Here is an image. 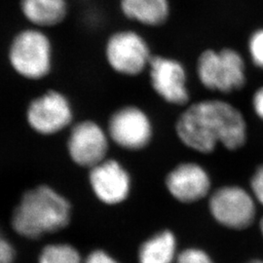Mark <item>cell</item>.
<instances>
[{"label": "cell", "instance_id": "1", "mask_svg": "<svg viewBox=\"0 0 263 263\" xmlns=\"http://www.w3.org/2000/svg\"><path fill=\"white\" fill-rule=\"evenodd\" d=\"M176 131L184 145L200 153H212L221 143L237 151L247 141V124L235 106L218 100L201 101L181 113Z\"/></svg>", "mask_w": 263, "mask_h": 263}, {"label": "cell", "instance_id": "2", "mask_svg": "<svg viewBox=\"0 0 263 263\" xmlns=\"http://www.w3.org/2000/svg\"><path fill=\"white\" fill-rule=\"evenodd\" d=\"M70 217L66 198L48 186H38L25 193L12 216L14 230L23 237L36 239L65 228Z\"/></svg>", "mask_w": 263, "mask_h": 263}, {"label": "cell", "instance_id": "3", "mask_svg": "<svg viewBox=\"0 0 263 263\" xmlns=\"http://www.w3.org/2000/svg\"><path fill=\"white\" fill-rule=\"evenodd\" d=\"M197 76L210 91L231 93L246 84V66L241 54L234 49L206 50L197 61Z\"/></svg>", "mask_w": 263, "mask_h": 263}, {"label": "cell", "instance_id": "4", "mask_svg": "<svg viewBox=\"0 0 263 263\" xmlns=\"http://www.w3.org/2000/svg\"><path fill=\"white\" fill-rule=\"evenodd\" d=\"M52 51L51 40L42 29L24 28L11 41L10 64L21 76L40 79L51 69Z\"/></svg>", "mask_w": 263, "mask_h": 263}, {"label": "cell", "instance_id": "5", "mask_svg": "<svg viewBox=\"0 0 263 263\" xmlns=\"http://www.w3.org/2000/svg\"><path fill=\"white\" fill-rule=\"evenodd\" d=\"M209 209L219 224L235 230L252 226L256 216L253 194L238 185L217 188L210 197Z\"/></svg>", "mask_w": 263, "mask_h": 263}, {"label": "cell", "instance_id": "6", "mask_svg": "<svg viewBox=\"0 0 263 263\" xmlns=\"http://www.w3.org/2000/svg\"><path fill=\"white\" fill-rule=\"evenodd\" d=\"M105 57L113 69L125 76H138L149 66L151 49L141 34L132 29L112 33L106 41Z\"/></svg>", "mask_w": 263, "mask_h": 263}, {"label": "cell", "instance_id": "7", "mask_svg": "<svg viewBox=\"0 0 263 263\" xmlns=\"http://www.w3.org/2000/svg\"><path fill=\"white\" fill-rule=\"evenodd\" d=\"M149 76L154 91L170 104H187V77L184 66L179 61L167 57L152 56Z\"/></svg>", "mask_w": 263, "mask_h": 263}, {"label": "cell", "instance_id": "8", "mask_svg": "<svg viewBox=\"0 0 263 263\" xmlns=\"http://www.w3.org/2000/svg\"><path fill=\"white\" fill-rule=\"evenodd\" d=\"M108 131L114 142L130 151L145 147L152 138L149 118L136 106H126L114 113L109 121Z\"/></svg>", "mask_w": 263, "mask_h": 263}, {"label": "cell", "instance_id": "9", "mask_svg": "<svg viewBox=\"0 0 263 263\" xmlns=\"http://www.w3.org/2000/svg\"><path fill=\"white\" fill-rule=\"evenodd\" d=\"M166 187L170 194L180 203H195L208 196L211 191V178L199 164L181 163L166 177Z\"/></svg>", "mask_w": 263, "mask_h": 263}, {"label": "cell", "instance_id": "10", "mask_svg": "<svg viewBox=\"0 0 263 263\" xmlns=\"http://www.w3.org/2000/svg\"><path fill=\"white\" fill-rule=\"evenodd\" d=\"M28 120L33 130L51 135L63 130L70 123L71 109L63 95L52 91L30 104Z\"/></svg>", "mask_w": 263, "mask_h": 263}, {"label": "cell", "instance_id": "11", "mask_svg": "<svg viewBox=\"0 0 263 263\" xmlns=\"http://www.w3.org/2000/svg\"><path fill=\"white\" fill-rule=\"evenodd\" d=\"M107 139L100 126L90 121L80 123L72 129L68 140V152L80 166L94 168L104 161Z\"/></svg>", "mask_w": 263, "mask_h": 263}, {"label": "cell", "instance_id": "12", "mask_svg": "<svg viewBox=\"0 0 263 263\" xmlns=\"http://www.w3.org/2000/svg\"><path fill=\"white\" fill-rule=\"evenodd\" d=\"M90 182L97 197L108 205L123 202L131 189L129 174L114 160L103 161L92 168Z\"/></svg>", "mask_w": 263, "mask_h": 263}, {"label": "cell", "instance_id": "13", "mask_svg": "<svg viewBox=\"0 0 263 263\" xmlns=\"http://www.w3.org/2000/svg\"><path fill=\"white\" fill-rule=\"evenodd\" d=\"M20 10L30 27L54 28L67 17V0H20Z\"/></svg>", "mask_w": 263, "mask_h": 263}, {"label": "cell", "instance_id": "14", "mask_svg": "<svg viewBox=\"0 0 263 263\" xmlns=\"http://www.w3.org/2000/svg\"><path fill=\"white\" fill-rule=\"evenodd\" d=\"M119 6L127 19L146 27L165 24L171 13L170 0H120Z\"/></svg>", "mask_w": 263, "mask_h": 263}, {"label": "cell", "instance_id": "15", "mask_svg": "<svg viewBox=\"0 0 263 263\" xmlns=\"http://www.w3.org/2000/svg\"><path fill=\"white\" fill-rule=\"evenodd\" d=\"M177 254V241L175 235L164 230L151 237L141 245L140 263H173Z\"/></svg>", "mask_w": 263, "mask_h": 263}, {"label": "cell", "instance_id": "16", "mask_svg": "<svg viewBox=\"0 0 263 263\" xmlns=\"http://www.w3.org/2000/svg\"><path fill=\"white\" fill-rule=\"evenodd\" d=\"M39 263H83L80 254L69 245H49L40 254Z\"/></svg>", "mask_w": 263, "mask_h": 263}, {"label": "cell", "instance_id": "17", "mask_svg": "<svg viewBox=\"0 0 263 263\" xmlns=\"http://www.w3.org/2000/svg\"><path fill=\"white\" fill-rule=\"evenodd\" d=\"M248 48L254 66L263 69V28H258L251 34Z\"/></svg>", "mask_w": 263, "mask_h": 263}, {"label": "cell", "instance_id": "18", "mask_svg": "<svg viewBox=\"0 0 263 263\" xmlns=\"http://www.w3.org/2000/svg\"><path fill=\"white\" fill-rule=\"evenodd\" d=\"M176 263H214L205 252L199 249H186L177 256Z\"/></svg>", "mask_w": 263, "mask_h": 263}, {"label": "cell", "instance_id": "19", "mask_svg": "<svg viewBox=\"0 0 263 263\" xmlns=\"http://www.w3.org/2000/svg\"><path fill=\"white\" fill-rule=\"evenodd\" d=\"M251 189L254 199L263 206V164L254 171L251 179Z\"/></svg>", "mask_w": 263, "mask_h": 263}, {"label": "cell", "instance_id": "20", "mask_svg": "<svg viewBox=\"0 0 263 263\" xmlns=\"http://www.w3.org/2000/svg\"><path fill=\"white\" fill-rule=\"evenodd\" d=\"M15 252L9 242L0 236V263H13Z\"/></svg>", "mask_w": 263, "mask_h": 263}, {"label": "cell", "instance_id": "21", "mask_svg": "<svg viewBox=\"0 0 263 263\" xmlns=\"http://www.w3.org/2000/svg\"><path fill=\"white\" fill-rule=\"evenodd\" d=\"M83 263H118L103 251H95L89 254Z\"/></svg>", "mask_w": 263, "mask_h": 263}, {"label": "cell", "instance_id": "22", "mask_svg": "<svg viewBox=\"0 0 263 263\" xmlns=\"http://www.w3.org/2000/svg\"><path fill=\"white\" fill-rule=\"evenodd\" d=\"M253 108L254 112L263 120V87L256 90L253 97Z\"/></svg>", "mask_w": 263, "mask_h": 263}, {"label": "cell", "instance_id": "23", "mask_svg": "<svg viewBox=\"0 0 263 263\" xmlns=\"http://www.w3.org/2000/svg\"><path fill=\"white\" fill-rule=\"evenodd\" d=\"M260 231H261V234H262L263 236V216L261 217V219H260Z\"/></svg>", "mask_w": 263, "mask_h": 263}, {"label": "cell", "instance_id": "24", "mask_svg": "<svg viewBox=\"0 0 263 263\" xmlns=\"http://www.w3.org/2000/svg\"><path fill=\"white\" fill-rule=\"evenodd\" d=\"M250 263H263L262 260H254V261H251Z\"/></svg>", "mask_w": 263, "mask_h": 263}]
</instances>
